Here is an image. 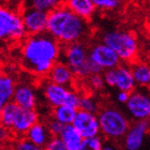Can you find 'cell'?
<instances>
[{
	"instance_id": "1",
	"label": "cell",
	"mask_w": 150,
	"mask_h": 150,
	"mask_svg": "<svg viewBox=\"0 0 150 150\" xmlns=\"http://www.w3.org/2000/svg\"><path fill=\"white\" fill-rule=\"evenodd\" d=\"M61 46L50 33L30 35L21 48V63L35 76H45L61 56Z\"/></svg>"
},
{
	"instance_id": "2",
	"label": "cell",
	"mask_w": 150,
	"mask_h": 150,
	"mask_svg": "<svg viewBox=\"0 0 150 150\" xmlns=\"http://www.w3.org/2000/svg\"><path fill=\"white\" fill-rule=\"evenodd\" d=\"M47 33L60 44H71L85 40L90 33L87 19L72 12L63 3L48 12Z\"/></svg>"
},
{
	"instance_id": "3",
	"label": "cell",
	"mask_w": 150,
	"mask_h": 150,
	"mask_svg": "<svg viewBox=\"0 0 150 150\" xmlns=\"http://www.w3.org/2000/svg\"><path fill=\"white\" fill-rule=\"evenodd\" d=\"M99 122L101 133L110 141H119L123 138L130 128V120L127 116L112 106H106L99 110Z\"/></svg>"
},
{
	"instance_id": "4",
	"label": "cell",
	"mask_w": 150,
	"mask_h": 150,
	"mask_svg": "<svg viewBox=\"0 0 150 150\" xmlns=\"http://www.w3.org/2000/svg\"><path fill=\"white\" fill-rule=\"evenodd\" d=\"M102 42L115 50L125 62H133L138 55V43L133 33L125 30H110L102 37Z\"/></svg>"
},
{
	"instance_id": "5",
	"label": "cell",
	"mask_w": 150,
	"mask_h": 150,
	"mask_svg": "<svg viewBox=\"0 0 150 150\" xmlns=\"http://www.w3.org/2000/svg\"><path fill=\"white\" fill-rule=\"evenodd\" d=\"M26 33L22 13L9 4L0 3V41L17 42L23 40Z\"/></svg>"
},
{
	"instance_id": "6",
	"label": "cell",
	"mask_w": 150,
	"mask_h": 150,
	"mask_svg": "<svg viewBox=\"0 0 150 150\" xmlns=\"http://www.w3.org/2000/svg\"><path fill=\"white\" fill-rule=\"evenodd\" d=\"M104 81L107 86L116 88L117 90H125L132 92L135 90L136 83L132 73L131 67L127 64H119L116 68L106 70L103 74Z\"/></svg>"
},
{
	"instance_id": "7",
	"label": "cell",
	"mask_w": 150,
	"mask_h": 150,
	"mask_svg": "<svg viewBox=\"0 0 150 150\" xmlns=\"http://www.w3.org/2000/svg\"><path fill=\"white\" fill-rule=\"evenodd\" d=\"M145 89V88H144ZM133 90L125 103L127 112L132 119L147 120L150 115V93L146 90Z\"/></svg>"
},
{
	"instance_id": "8",
	"label": "cell",
	"mask_w": 150,
	"mask_h": 150,
	"mask_svg": "<svg viewBox=\"0 0 150 150\" xmlns=\"http://www.w3.org/2000/svg\"><path fill=\"white\" fill-rule=\"evenodd\" d=\"M89 59L101 70V71H106V70L116 68L120 64V58L115 50H112L108 45L102 42L92 45L89 50Z\"/></svg>"
},
{
	"instance_id": "9",
	"label": "cell",
	"mask_w": 150,
	"mask_h": 150,
	"mask_svg": "<svg viewBox=\"0 0 150 150\" xmlns=\"http://www.w3.org/2000/svg\"><path fill=\"white\" fill-rule=\"evenodd\" d=\"M22 17L27 33L38 35L46 32L48 12L30 6H24Z\"/></svg>"
},
{
	"instance_id": "10",
	"label": "cell",
	"mask_w": 150,
	"mask_h": 150,
	"mask_svg": "<svg viewBox=\"0 0 150 150\" xmlns=\"http://www.w3.org/2000/svg\"><path fill=\"white\" fill-rule=\"evenodd\" d=\"M72 125L84 138L97 136L101 133L99 117L94 112L77 110Z\"/></svg>"
},
{
	"instance_id": "11",
	"label": "cell",
	"mask_w": 150,
	"mask_h": 150,
	"mask_svg": "<svg viewBox=\"0 0 150 150\" xmlns=\"http://www.w3.org/2000/svg\"><path fill=\"white\" fill-rule=\"evenodd\" d=\"M61 55L64 58V62L73 70L74 74H76L89 60V50L81 41L67 44Z\"/></svg>"
},
{
	"instance_id": "12",
	"label": "cell",
	"mask_w": 150,
	"mask_h": 150,
	"mask_svg": "<svg viewBox=\"0 0 150 150\" xmlns=\"http://www.w3.org/2000/svg\"><path fill=\"white\" fill-rule=\"evenodd\" d=\"M150 123L147 120H136L130 125L129 130L123 136V146L128 150L141 149L148 135Z\"/></svg>"
},
{
	"instance_id": "13",
	"label": "cell",
	"mask_w": 150,
	"mask_h": 150,
	"mask_svg": "<svg viewBox=\"0 0 150 150\" xmlns=\"http://www.w3.org/2000/svg\"><path fill=\"white\" fill-rule=\"evenodd\" d=\"M39 121V115L35 108H19L15 120L11 127V131L15 136H25L28 130Z\"/></svg>"
},
{
	"instance_id": "14",
	"label": "cell",
	"mask_w": 150,
	"mask_h": 150,
	"mask_svg": "<svg viewBox=\"0 0 150 150\" xmlns=\"http://www.w3.org/2000/svg\"><path fill=\"white\" fill-rule=\"evenodd\" d=\"M70 92V89L62 85L56 84L52 81L44 83L43 94L47 104L52 107H56L62 104H66L67 98Z\"/></svg>"
},
{
	"instance_id": "15",
	"label": "cell",
	"mask_w": 150,
	"mask_h": 150,
	"mask_svg": "<svg viewBox=\"0 0 150 150\" xmlns=\"http://www.w3.org/2000/svg\"><path fill=\"white\" fill-rule=\"evenodd\" d=\"M12 101L22 108H35L37 93L35 88L26 83L16 85Z\"/></svg>"
},
{
	"instance_id": "16",
	"label": "cell",
	"mask_w": 150,
	"mask_h": 150,
	"mask_svg": "<svg viewBox=\"0 0 150 150\" xmlns=\"http://www.w3.org/2000/svg\"><path fill=\"white\" fill-rule=\"evenodd\" d=\"M48 79L56 84L69 87L74 81V72L66 62L57 61L47 74Z\"/></svg>"
},
{
	"instance_id": "17",
	"label": "cell",
	"mask_w": 150,
	"mask_h": 150,
	"mask_svg": "<svg viewBox=\"0 0 150 150\" xmlns=\"http://www.w3.org/2000/svg\"><path fill=\"white\" fill-rule=\"evenodd\" d=\"M29 141H31L35 146L42 149L45 148L48 142L52 139L53 135L48 130L47 125H44L42 122H35L31 128L29 129L28 132L25 135Z\"/></svg>"
},
{
	"instance_id": "18",
	"label": "cell",
	"mask_w": 150,
	"mask_h": 150,
	"mask_svg": "<svg viewBox=\"0 0 150 150\" xmlns=\"http://www.w3.org/2000/svg\"><path fill=\"white\" fill-rule=\"evenodd\" d=\"M59 136L66 145L67 150H81L84 137L73 125H64Z\"/></svg>"
},
{
	"instance_id": "19",
	"label": "cell",
	"mask_w": 150,
	"mask_h": 150,
	"mask_svg": "<svg viewBox=\"0 0 150 150\" xmlns=\"http://www.w3.org/2000/svg\"><path fill=\"white\" fill-rule=\"evenodd\" d=\"M64 4L72 12L87 21L93 16L97 10L92 0H64Z\"/></svg>"
},
{
	"instance_id": "20",
	"label": "cell",
	"mask_w": 150,
	"mask_h": 150,
	"mask_svg": "<svg viewBox=\"0 0 150 150\" xmlns=\"http://www.w3.org/2000/svg\"><path fill=\"white\" fill-rule=\"evenodd\" d=\"M136 86L142 88H150V64L142 61H135L131 66Z\"/></svg>"
},
{
	"instance_id": "21",
	"label": "cell",
	"mask_w": 150,
	"mask_h": 150,
	"mask_svg": "<svg viewBox=\"0 0 150 150\" xmlns=\"http://www.w3.org/2000/svg\"><path fill=\"white\" fill-rule=\"evenodd\" d=\"M15 87V81L11 75L0 73V100L4 103L12 101Z\"/></svg>"
},
{
	"instance_id": "22",
	"label": "cell",
	"mask_w": 150,
	"mask_h": 150,
	"mask_svg": "<svg viewBox=\"0 0 150 150\" xmlns=\"http://www.w3.org/2000/svg\"><path fill=\"white\" fill-rule=\"evenodd\" d=\"M76 112H77L76 108H73V107L69 106V105L62 104V105L54 107L52 116H53V118L55 120L59 121L63 125H72L73 120L75 118V115H76Z\"/></svg>"
},
{
	"instance_id": "23",
	"label": "cell",
	"mask_w": 150,
	"mask_h": 150,
	"mask_svg": "<svg viewBox=\"0 0 150 150\" xmlns=\"http://www.w3.org/2000/svg\"><path fill=\"white\" fill-rule=\"evenodd\" d=\"M19 108L21 107L14 101L6 102L3 105V108L1 110V114H0V123L6 125V128L11 129L13 122H14L16 116L19 112Z\"/></svg>"
},
{
	"instance_id": "24",
	"label": "cell",
	"mask_w": 150,
	"mask_h": 150,
	"mask_svg": "<svg viewBox=\"0 0 150 150\" xmlns=\"http://www.w3.org/2000/svg\"><path fill=\"white\" fill-rule=\"evenodd\" d=\"M97 10L103 12H115L125 6L127 0H92Z\"/></svg>"
},
{
	"instance_id": "25",
	"label": "cell",
	"mask_w": 150,
	"mask_h": 150,
	"mask_svg": "<svg viewBox=\"0 0 150 150\" xmlns=\"http://www.w3.org/2000/svg\"><path fill=\"white\" fill-rule=\"evenodd\" d=\"M61 1L62 0H24V6H30L50 12L59 6Z\"/></svg>"
},
{
	"instance_id": "26",
	"label": "cell",
	"mask_w": 150,
	"mask_h": 150,
	"mask_svg": "<svg viewBox=\"0 0 150 150\" xmlns=\"http://www.w3.org/2000/svg\"><path fill=\"white\" fill-rule=\"evenodd\" d=\"M78 110H83L89 112H99L100 107L98 103L97 99L92 96H83L81 97L79 101V108Z\"/></svg>"
},
{
	"instance_id": "27",
	"label": "cell",
	"mask_w": 150,
	"mask_h": 150,
	"mask_svg": "<svg viewBox=\"0 0 150 150\" xmlns=\"http://www.w3.org/2000/svg\"><path fill=\"white\" fill-rule=\"evenodd\" d=\"M87 84H88V87L93 91L102 90L104 88V86L106 85L105 84V81H104V76L101 75V73H94V74L88 76Z\"/></svg>"
},
{
	"instance_id": "28",
	"label": "cell",
	"mask_w": 150,
	"mask_h": 150,
	"mask_svg": "<svg viewBox=\"0 0 150 150\" xmlns=\"http://www.w3.org/2000/svg\"><path fill=\"white\" fill-rule=\"evenodd\" d=\"M103 145L102 138L99 135H97V136H92V137L84 138L81 150H102Z\"/></svg>"
},
{
	"instance_id": "29",
	"label": "cell",
	"mask_w": 150,
	"mask_h": 150,
	"mask_svg": "<svg viewBox=\"0 0 150 150\" xmlns=\"http://www.w3.org/2000/svg\"><path fill=\"white\" fill-rule=\"evenodd\" d=\"M14 149L16 150H40V148L35 146L31 141H29L27 137H24L23 136L21 137V139L16 142L14 144Z\"/></svg>"
},
{
	"instance_id": "30",
	"label": "cell",
	"mask_w": 150,
	"mask_h": 150,
	"mask_svg": "<svg viewBox=\"0 0 150 150\" xmlns=\"http://www.w3.org/2000/svg\"><path fill=\"white\" fill-rule=\"evenodd\" d=\"M45 149L47 150H67V147L60 136H53L52 139L48 142Z\"/></svg>"
},
{
	"instance_id": "31",
	"label": "cell",
	"mask_w": 150,
	"mask_h": 150,
	"mask_svg": "<svg viewBox=\"0 0 150 150\" xmlns=\"http://www.w3.org/2000/svg\"><path fill=\"white\" fill-rule=\"evenodd\" d=\"M13 133L11 131V129L6 128V125H3L0 123V146L6 145L11 141V138L13 136Z\"/></svg>"
},
{
	"instance_id": "32",
	"label": "cell",
	"mask_w": 150,
	"mask_h": 150,
	"mask_svg": "<svg viewBox=\"0 0 150 150\" xmlns=\"http://www.w3.org/2000/svg\"><path fill=\"white\" fill-rule=\"evenodd\" d=\"M47 127H48V130H50V132L52 133L53 136H59L64 125L53 118L48 123H47Z\"/></svg>"
},
{
	"instance_id": "33",
	"label": "cell",
	"mask_w": 150,
	"mask_h": 150,
	"mask_svg": "<svg viewBox=\"0 0 150 150\" xmlns=\"http://www.w3.org/2000/svg\"><path fill=\"white\" fill-rule=\"evenodd\" d=\"M129 97H130V92L125 90H118V92L116 93V100L121 104L127 103V101L129 100Z\"/></svg>"
},
{
	"instance_id": "34",
	"label": "cell",
	"mask_w": 150,
	"mask_h": 150,
	"mask_svg": "<svg viewBox=\"0 0 150 150\" xmlns=\"http://www.w3.org/2000/svg\"><path fill=\"white\" fill-rule=\"evenodd\" d=\"M6 2H9L10 4L11 3H18V2H24V0H3Z\"/></svg>"
},
{
	"instance_id": "35",
	"label": "cell",
	"mask_w": 150,
	"mask_h": 150,
	"mask_svg": "<svg viewBox=\"0 0 150 150\" xmlns=\"http://www.w3.org/2000/svg\"><path fill=\"white\" fill-rule=\"evenodd\" d=\"M4 102H2V101L0 100V114H1V110H2V108H3V105H4Z\"/></svg>"
},
{
	"instance_id": "36",
	"label": "cell",
	"mask_w": 150,
	"mask_h": 150,
	"mask_svg": "<svg viewBox=\"0 0 150 150\" xmlns=\"http://www.w3.org/2000/svg\"><path fill=\"white\" fill-rule=\"evenodd\" d=\"M144 1H145V2H146V3H147L148 6H150V0H144Z\"/></svg>"
},
{
	"instance_id": "37",
	"label": "cell",
	"mask_w": 150,
	"mask_h": 150,
	"mask_svg": "<svg viewBox=\"0 0 150 150\" xmlns=\"http://www.w3.org/2000/svg\"><path fill=\"white\" fill-rule=\"evenodd\" d=\"M148 136L150 137V125H149V130H148Z\"/></svg>"
},
{
	"instance_id": "38",
	"label": "cell",
	"mask_w": 150,
	"mask_h": 150,
	"mask_svg": "<svg viewBox=\"0 0 150 150\" xmlns=\"http://www.w3.org/2000/svg\"><path fill=\"white\" fill-rule=\"evenodd\" d=\"M148 63H149V64H150V60H149V62H148Z\"/></svg>"
},
{
	"instance_id": "39",
	"label": "cell",
	"mask_w": 150,
	"mask_h": 150,
	"mask_svg": "<svg viewBox=\"0 0 150 150\" xmlns=\"http://www.w3.org/2000/svg\"><path fill=\"white\" fill-rule=\"evenodd\" d=\"M149 118H150V115H149Z\"/></svg>"
},
{
	"instance_id": "40",
	"label": "cell",
	"mask_w": 150,
	"mask_h": 150,
	"mask_svg": "<svg viewBox=\"0 0 150 150\" xmlns=\"http://www.w3.org/2000/svg\"><path fill=\"white\" fill-rule=\"evenodd\" d=\"M63 1H64V0H63Z\"/></svg>"
}]
</instances>
